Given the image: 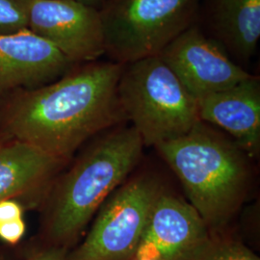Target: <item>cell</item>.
Here are the masks:
<instances>
[{
  "instance_id": "obj_1",
  "label": "cell",
  "mask_w": 260,
  "mask_h": 260,
  "mask_svg": "<svg viewBox=\"0 0 260 260\" xmlns=\"http://www.w3.org/2000/svg\"><path fill=\"white\" fill-rule=\"evenodd\" d=\"M124 65H75L51 83L0 98V137L20 140L67 163L87 140L126 121L118 85Z\"/></svg>"
},
{
  "instance_id": "obj_2",
  "label": "cell",
  "mask_w": 260,
  "mask_h": 260,
  "mask_svg": "<svg viewBox=\"0 0 260 260\" xmlns=\"http://www.w3.org/2000/svg\"><path fill=\"white\" fill-rule=\"evenodd\" d=\"M143 141L133 126L117 127L86 149L53 192L47 220L49 246L75 244L106 200L139 162Z\"/></svg>"
},
{
  "instance_id": "obj_3",
  "label": "cell",
  "mask_w": 260,
  "mask_h": 260,
  "mask_svg": "<svg viewBox=\"0 0 260 260\" xmlns=\"http://www.w3.org/2000/svg\"><path fill=\"white\" fill-rule=\"evenodd\" d=\"M177 175L189 204L217 235L241 205L249 186V168L241 149L207 123L155 147Z\"/></svg>"
},
{
  "instance_id": "obj_4",
  "label": "cell",
  "mask_w": 260,
  "mask_h": 260,
  "mask_svg": "<svg viewBox=\"0 0 260 260\" xmlns=\"http://www.w3.org/2000/svg\"><path fill=\"white\" fill-rule=\"evenodd\" d=\"M118 93L144 146L177 139L200 121L198 100L159 56L124 65Z\"/></svg>"
},
{
  "instance_id": "obj_5",
  "label": "cell",
  "mask_w": 260,
  "mask_h": 260,
  "mask_svg": "<svg viewBox=\"0 0 260 260\" xmlns=\"http://www.w3.org/2000/svg\"><path fill=\"white\" fill-rule=\"evenodd\" d=\"M204 0H107L100 9L105 55L126 65L158 56L198 21Z\"/></svg>"
},
{
  "instance_id": "obj_6",
  "label": "cell",
  "mask_w": 260,
  "mask_h": 260,
  "mask_svg": "<svg viewBox=\"0 0 260 260\" xmlns=\"http://www.w3.org/2000/svg\"><path fill=\"white\" fill-rule=\"evenodd\" d=\"M162 187L149 176L122 183L100 208L95 221L67 260H128L135 251Z\"/></svg>"
},
{
  "instance_id": "obj_7",
  "label": "cell",
  "mask_w": 260,
  "mask_h": 260,
  "mask_svg": "<svg viewBox=\"0 0 260 260\" xmlns=\"http://www.w3.org/2000/svg\"><path fill=\"white\" fill-rule=\"evenodd\" d=\"M27 28L74 65L105 55L100 10L77 0H30Z\"/></svg>"
},
{
  "instance_id": "obj_8",
  "label": "cell",
  "mask_w": 260,
  "mask_h": 260,
  "mask_svg": "<svg viewBox=\"0 0 260 260\" xmlns=\"http://www.w3.org/2000/svg\"><path fill=\"white\" fill-rule=\"evenodd\" d=\"M158 56L197 100L231 88L252 75L234 62L198 22Z\"/></svg>"
},
{
  "instance_id": "obj_9",
  "label": "cell",
  "mask_w": 260,
  "mask_h": 260,
  "mask_svg": "<svg viewBox=\"0 0 260 260\" xmlns=\"http://www.w3.org/2000/svg\"><path fill=\"white\" fill-rule=\"evenodd\" d=\"M211 237L192 205L162 189L128 260H194Z\"/></svg>"
},
{
  "instance_id": "obj_10",
  "label": "cell",
  "mask_w": 260,
  "mask_h": 260,
  "mask_svg": "<svg viewBox=\"0 0 260 260\" xmlns=\"http://www.w3.org/2000/svg\"><path fill=\"white\" fill-rule=\"evenodd\" d=\"M74 66L28 28L0 34V98L51 83Z\"/></svg>"
},
{
  "instance_id": "obj_11",
  "label": "cell",
  "mask_w": 260,
  "mask_h": 260,
  "mask_svg": "<svg viewBox=\"0 0 260 260\" xmlns=\"http://www.w3.org/2000/svg\"><path fill=\"white\" fill-rule=\"evenodd\" d=\"M200 121L229 132L241 149L255 155L260 144L259 78L251 75L231 88L198 100Z\"/></svg>"
},
{
  "instance_id": "obj_12",
  "label": "cell",
  "mask_w": 260,
  "mask_h": 260,
  "mask_svg": "<svg viewBox=\"0 0 260 260\" xmlns=\"http://www.w3.org/2000/svg\"><path fill=\"white\" fill-rule=\"evenodd\" d=\"M199 25L238 65L255 55L260 40V0H204Z\"/></svg>"
},
{
  "instance_id": "obj_13",
  "label": "cell",
  "mask_w": 260,
  "mask_h": 260,
  "mask_svg": "<svg viewBox=\"0 0 260 260\" xmlns=\"http://www.w3.org/2000/svg\"><path fill=\"white\" fill-rule=\"evenodd\" d=\"M0 140V202L47 191L65 162L20 140Z\"/></svg>"
},
{
  "instance_id": "obj_14",
  "label": "cell",
  "mask_w": 260,
  "mask_h": 260,
  "mask_svg": "<svg viewBox=\"0 0 260 260\" xmlns=\"http://www.w3.org/2000/svg\"><path fill=\"white\" fill-rule=\"evenodd\" d=\"M194 260H260L240 241L222 235H212L211 240Z\"/></svg>"
},
{
  "instance_id": "obj_15",
  "label": "cell",
  "mask_w": 260,
  "mask_h": 260,
  "mask_svg": "<svg viewBox=\"0 0 260 260\" xmlns=\"http://www.w3.org/2000/svg\"><path fill=\"white\" fill-rule=\"evenodd\" d=\"M29 3L30 0H0V34L27 28Z\"/></svg>"
},
{
  "instance_id": "obj_16",
  "label": "cell",
  "mask_w": 260,
  "mask_h": 260,
  "mask_svg": "<svg viewBox=\"0 0 260 260\" xmlns=\"http://www.w3.org/2000/svg\"><path fill=\"white\" fill-rule=\"evenodd\" d=\"M26 233L23 217H9L0 219V240L9 245H17Z\"/></svg>"
},
{
  "instance_id": "obj_17",
  "label": "cell",
  "mask_w": 260,
  "mask_h": 260,
  "mask_svg": "<svg viewBox=\"0 0 260 260\" xmlns=\"http://www.w3.org/2000/svg\"><path fill=\"white\" fill-rule=\"evenodd\" d=\"M68 250L60 247L48 246L46 249L38 251L27 260H67Z\"/></svg>"
},
{
  "instance_id": "obj_18",
  "label": "cell",
  "mask_w": 260,
  "mask_h": 260,
  "mask_svg": "<svg viewBox=\"0 0 260 260\" xmlns=\"http://www.w3.org/2000/svg\"><path fill=\"white\" fill-rule=\"evenodd\" d=\"M77 1H80L84 4L88 5V6H91V7L95 8V9L100 10L107 0H77Z\"/></svg>"
}]
</instances>
